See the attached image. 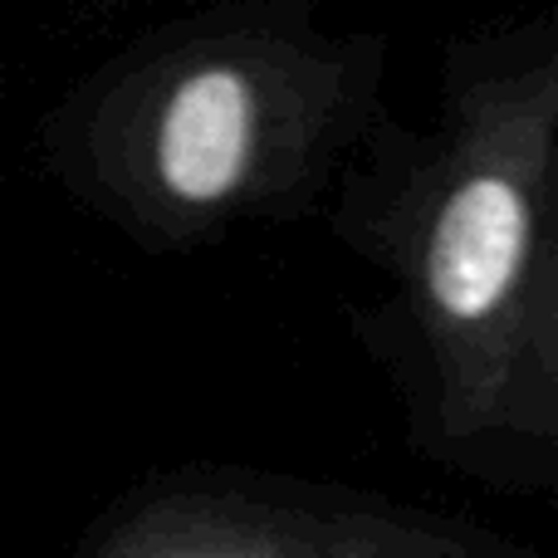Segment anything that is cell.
<instances>
[{"mask_svg": "<svg viewBox=\"0 0 558 558\" xmlns=\"http://www.w3.org/2000/svg\"><path fill=\"white\" fill-rule=\"evenodd\" d=\"M530 241L524 196L500 177H475L451 196L432 241V294L446 314L481 318L505 299Z\"/></svg>", "mask_w": 558, "mask_h": 558, "instance_id": "obj_1", "label": "cell"}, {"mask_svg": "<svg viewBox=\"0 0 558 558\" xmlns=\"http://www.w3.org/2000/svg\"><path fill=\"white\" fill-rule=\"evenodd\" d=\"M251 153V88L226 69L192 74L162 118V177L186 202H216L245 172Z\"/></svg>", "mask_w": 558, "mask_h": 558, "instance_id": "obj_2", "label": "cell"}]
</instances>
